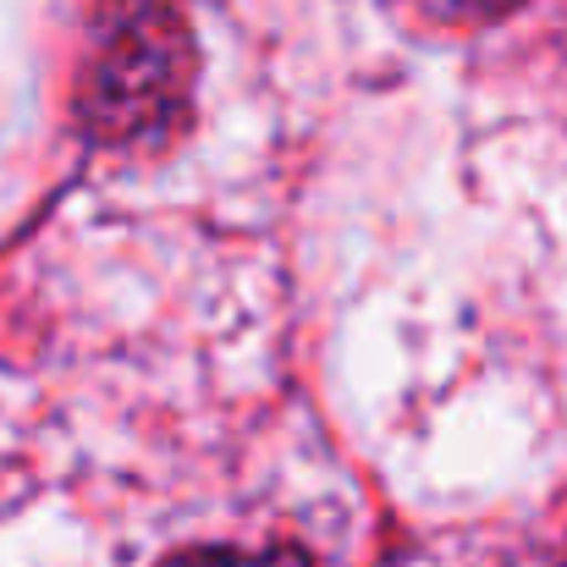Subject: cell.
Instances as JSON below:
<instances>
[{
	"label": "cell",
	"mask_w": 567,
	"mask_h": 567,
	"mask_svg": "<svg viewBox=\"0 0 567 567\" xmlns=\"http://www.w3.org/2000/svg\"><path fill=\"white\" fill-rule=\"evenodd\" d=\"M166 567H309L303 551H226V546H204V551H183Z\"/></svg>",
	"instance_id": "7a4b0ae2"
},
{
	"label": "cell",
	"mask_w": 567,
	"mask_h": 567,
	"mask_svg": "<svg viewBox=\"0 0 567 567\" xmlns=\"http://www.w3.org/2000/svg\"><path fill=\"white\" fill-rule=\"evenodd\" d=\"M193 94V33L172 0H100L78 61V122L100 144L177 127Z\"/></svg>",
	"instance_id": "6da1fadb"
},
{
	"label": "cell",
	"mask_w": 567,
	"mask_h": 567,
	"mask_svg": "<svg viewBox=\"0 0 567 567\" xmlns=\"http://www.w3.org/2000/svg\"><path fill=\"white\" fill-rule=\"evenodd\" d=\"M413 6L430 11V17H441V22H480V17L507 11L513 0H413Z\"/></svg>",
	"instance_id": "3957f363"
}]
</instances>
